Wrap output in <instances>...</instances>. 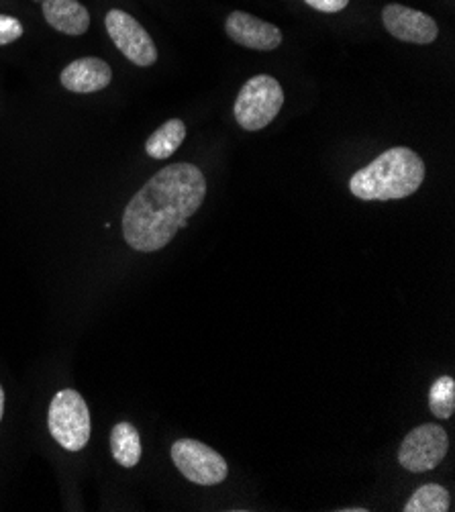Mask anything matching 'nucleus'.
<instances>
[{
	"mask_svg": "<svg viewBox=\"0 0 455 512\" xmlns=\"http://www.w3.org/2000/svg\"><path fill=\"white\" fill-rule=\"evenodd\" d=\"M384 27L400 41L429 45L437 39L439 27L433 17L404 5H388L382 11Z\"/></svg>",
	"mask_w": 455,
	"mask_h": 512,
	"instance_id": "8",
	"label": "nucleus"
},
{
	"mask_svg": "<svg viewBox=\"0 0 455 512\" xmlns=\"http://www.w3.org/2000/svg\"><path fill=\"white\" fill-rule=\"evenodd\" d=\"M107 33L121 54L139 68H149L158 62V47L143 25L129 13L113 9L105 19Z\"/></svg>",
	"mask_w": 455,
	"mask_h": 512,
	"instance_id": "7",
	"label": "nucleus"
},
{
	"mask_svg": "<svg viewBox=\"0 0 455 512\" xmlns=\"http://www.w3.org/2000/svg\"><path fill=\"white\" fill-rule=\"evenodd\" d=\"M3 413H5V392H3V386H0V421H3Z\"/></svg>",
	"mask_w": 455,
	"mask_h": 512,
	"instance_id": "18",
	"label": "nucleus"
},
{
	"mask_svg": "<svg viewBox=\"0 0 455 512\" xmlns=\"http://www.w3.org/2000/svg\"><path fill=\"white\" fill-rule=\"evenodd\" d=\"M37 3H43V0H37Z\"/></svg>",
	"mask_w": 455,
	"mask_h": 512,
	"instance_id": "20",
	"label": "nucleus"
},
{
	"mask_svg": "<svg viewBox=\"0 0 455 512\" xmlns=\"http://www.w3.org/2000/svg\"><path fill=\"white\" fill-rule=\"evenodd\" d=\"M449 441L443 427L427 423L404 437L398 449V462L404 470L423 474L435 470L447 455Z\"/></svg>",
	"mask_w": 455,
	"mask_h": 512,
	"instance_id": "6",
	"label": "nucleus"
},
{
	"mask_svg": "<svg viewBox=\"0 0 455 512\" xmlns=\"http://www.w3.org/2000/svg\"><path fill=\"white\" fill-rule=\"evenodd\" d=\"M284 90L280 82L268 74L249 78L237 94L235 119L245 131H262L280 113Z\"/></svg>",
	"mask_w": 455,
	"mask_h": 512,
	"instance_id": "3",
	"label": "nucleus"
},
{
	"mask_svg": "<svg viewBox=\"0 0 455 512\" xmlns=\"http://www.w3.org/2000/svg\"><path fill=\"white\" fill-rule=\"evenodd\" d=\"M21 35H23V25L19 19L0 15V45H9L17 41Z\"/></svg>",
	"mask_w": 455,
	"mask_h": 512,
	"instance_id": "16",
	"label": "nucleus"
},
{
	"mask_svg": "<svg viewBox=\"0 0 455 512\" xmlns=\"http://www.w3.org/2000/svg\"><path fill=\"white\" fill-rule=\"evenodd\" d=\"M305 3L321 13H339L349 5V0H305Z\"/></svg>",
	"mask_w": 455,
	"mask_h": 512,
	"instance_id": "17",
	"label": "nucleus"
},
{
	"mask_svg": "<svg viewBox=\"0 0 455 512\" xmlns=\"http://www.w3.org/2000/svg\"><path fill=\"white\" fill-rule=\"evenodd\" d=\"M49 433L68 451H80L90 441V411L76 390H62L49 404Z\"/></svg>",
	"mask_w": 455,
	"mask_h": 512,
	"instance_id": "4",
	"label": "nucleus"
},
{
	"mask_svg": "<svg viewBox=\"0 0 455 512\" xmlns=\"http://www.w3.org/2000/svg\"><path fill=\"white\" fill-rule=\"evenodd\" d=\"M205 196L207 180L198 166H166L129 200L123 215L125 241L141 253L166 247L196 215Z\"/></svg>",
	"mask_w": 455,
	"mask_h": 512,
	"instance_id": "1",
	"label": "nucleus"
},
{
	"mask_svg": "<svg viewBox=\"0 0 455 512\" xmlns=\"http://www.w3.org/2000/svg\"><path fill=\"white\" fill-rule=\"evenodd\" d=\"M186 137V125L180 119L166 121L145 143V151L154 160H168Z\"/></svg>",
	"mask_w": 455,
	"mask_h": 512,
	"instance_id": "12",
	"label": "nucleus"
},
{
	"mask_svg": "<svg viewBox=\"0 0 455 512\" xmlns=\"http://www.w3.org/2000/svg\"><path fill=\"white\" fill-rule=\"evenodd\" d=\"M429 408L437 419H449L455 408V382L449 376H441L429 390Z\"/></svg>",
	"mask_w": 455,
	"mask_h": 512,
	"instance_id": "15",
	"label": "nucleus"
},
{
	"mask_svg": "<svg viewBox=\"0 0 455 512\" xmlns=\"http://www.w3.org/2000/svg\"><path fill=\"white\" fill-rule=\"evenodd\" d=\"M407 512H447L449 492L439 484L421 486L404 506Z\"/></svg>",
	"mask_w": 455,
	"mask_h": 512,
	"instance_id": "14",
	"label": "nucleus"
},
{
	"mask_svg": "<svg viewBox=\"0 0 455 512\" xmlns=\"http://www.w3.org/2000/svg\"><path fill=\"white\" fill-rule=\"evenodd\" d=\"M343 512H366V508H341Z\"/></svg>",
	"mask_w": 455,
	"mask_h": 512,
	"instance_id": "19",
	"label": "nucleus"
},
{
	"mask_svg": "<svg viewBox=\"0 0 455 512\" xmlns=\"http://www.w3.org/2000/svg\"><path fill=\"white\" fill-rule=\"evenodd\" d=\"M43 17L56 31L66 35H84L90 27L88 9L78 0H43Z\"/></svg>",
	"mask_w": 455,
	"mask_h": 512,
	"instance_id": "11",
	"label": "nucleus"
},
{
	"mask_svg": "<svg viewBox=\"0 0 455 512\" xmlns=\"http://www.w3.org/2000/svg\"><path fill=\"white\" fill-rule=\"evenodd\" d=\"M225 31L235 43L256 51H272L282 43V31L276 25L243 11H235L227 17Z\"/></svg>",
	"mask_w": 455,
	"mask_h": 512,
	"instance_id": "9",
	"label": "nucleus"
},
{
	"mask_svg": "<svg viewBox=\"0 0 455 512\" xmlns=\"http://www.w3.org/2000/svg\"><path fill=\"white\" fill-rule=\"evenodd\" d=\"M425 180V164L409 147H392L349 180L360 200H400L415 194Z\"/></svg>",
	"mask_w": 455,
	"mask_h": 512,
	"instance_id": "2",
	"label": "nucleus"
},
{
	"mask_svg": "<svg viewBox=\"0 0 455 512\" xmlns=\"http://www.w3.org/2000/svg\"><path fill=\"white\" fill-rule=\"evenodd\" d=\"M172 459L178 472L198 486H217L229 476L223 455L194 439L176 441L172 445Z\"/></svg>",
	"mask_w": 455,
	"mask_h": 512,
	"instance_id": "5",
	"label": "nucleus"
},
{
	"mask_svg": "<svg viewBox=\"0 0 455 512\" xmlns=\"http://www.w3.org/2000/svg\"><path fill=\"white\" fill-rule=\"evenodd\" d=\"M111 451L117 464L123 468H135L141 459V439L131 423H119L111 431Z\"/></svg>",
	"mask_w": 455,
	"mask_h": 512,
	"instance_id": "13",
	"label": "nucleus"
},
{
	"mask_svg": "<svg viewBox=\"0 0 455 512\" xmlns=\"http://www.w3.org/2000/svg\"><path fill=\"white\" fill-rule=\"evenodd\" d=\"M62 86L76 94H92L105 90L113 80L111 66L100 58H80L68 64L60 76Z\"/></svg>",
	"mask_w": 455,
	"mask_h": 512,
	"instance_id": "10",
	"label": "nucleus"
}]
</instances>
